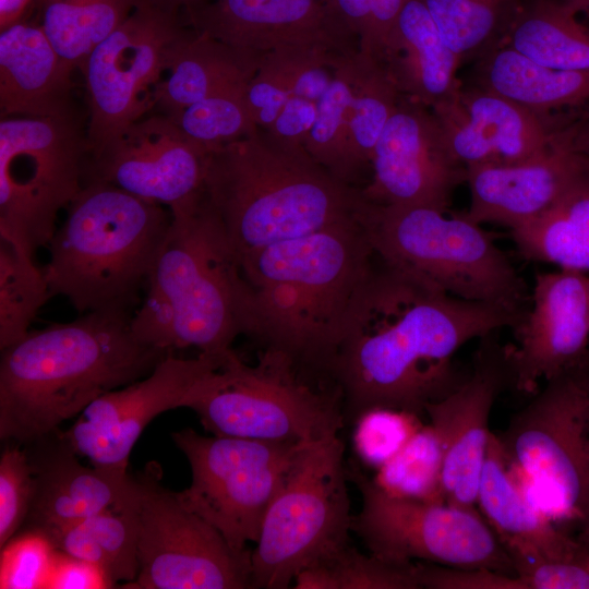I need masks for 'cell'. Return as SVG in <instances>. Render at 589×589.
I'll list each match as a JSON object with an SVG mask.
<instances>
[{
  "label": "cell",
  "instance_id": "obj_1",
  "mask_svg": "<svg viewBox=\"0 0 589 589\" xmlns=\"http://www.w3.org/2000/svg\"><path fill=\"white\" fill-rule=\"evenodd\" d=\"M522 315L450 296L384 263L373 268L325 371L336 382L345 424L374 409L425 414L428 404L465 380L453 365L456 351L473 338L515 327Z\"/></svg>",
  "mask_w": 589,
  "mask_h": 589
},
{
  "label": "cell",
  "instance_id": "obj_2",
  "mask_svg": "<svg viewBox=\"0 0 589 589\" xmlns=\"http://www.w3.org/2000/svg\"><path fill=\"white\" fill-rule=\"evenodd\" d=\"M130 309L28 330L0 359V438L28 445L101 395L148 375L171 351L141 341Z\"/></svg>",
  "mask_w": 589,
  "mask_h": 589
},
{
  "label": "cell",
  "instance_id": "obj_3",
  "mask_svg": "<svg viewBox=\"0 0 589 589\" xmlns=\"http://www.w3.org/2000/svg\"><path fill=\"white\" fill-rule=\"evenodd\" d=\"M373 254L360 218L247 253L239 263L252 292L249 335L325 372Z\"/></svg>",
  "mask_w": 589,
  "mask_h": 589
},
{
  "label": "cell",
  "instance_id": "obj_4",
  "mask_svg": "<svg viewBox=\"0 0 589 589\" xmlns=\"http://www.w3.org/2000/svg\"><path fill=\"white\" fill-rule=\"evenodd\" d=\"M203 190L238 260L360 218L368 204L303 146L261 129L211 151Z\"/></svg>",
  "mask_w": 589,
  "mask_h": 589
},
{
  "label": "cell",
  "instance_id": "obj_5",
  "mask_svg": "<svg viewBox=\"0 0 589 589\" xmlns=\"http://www.w3.org/2000/svg\"><path fill=\"white\" fill-rule=\"evenodd\" d=\"M169 211L170 226L132 330L168 351L225 352L238 335H249L251 288L204 190Z\"/></svg>",
  "mask_w": 589,
  "mask_h": 589
},
{
  "label": "cell",
  "instance_id": "obj_6",
  "mask_svg": "<svg viewBox=\"0 0 589 589\" xmlns=\"http://www.w3.org/2000/svg\"><path fill=\"white\" fill-rule=\"evenodd\" d=\"M67 208L43 268L51 294L80 313L130 309L164 243L170 211L101 180L87 181Z\"/></svg>",
  "mask_w": 589,
  "mask_h": 589
},
{
  "label": "cell",
  "instance_id": "obj_7",
  "mask_svg": "<svg viewBox=\"0 0 589 589\" xmlns=\"http://www.w3.org/2000/svg\"><path fill=\"white\" fill-rule=\"evenodd\" d=\"M360 220L384 264L450 296L525 313L522 279L490 235L464 215L369 202Z\"/></svg>",
  "mask_w": 589,
  "mask_h": 589
},
{
  "label": "cell",
  "instance_id": "obj_8",
  "mask_svg": "<svg viewBox=\"0 0 589 589\" xmlns=\"http://www.w3.org/2000/svg\"><path fill=\"white\" fill-rule=\"evenodd\" d=\"M286 353L266 348L254 365L231 349L221 366L187 394L182 407L217 436L311 444L338 435L345 425L339 393L306 384Z\"/></svg>",
  "mask_w": 589,
  "mask_h": 589
},
{
  "label": "cell",
  "instance_id": "obj_9",
  "mask_svg": "<svg viewBox=\"0 0 589 589\" xmlns=\"http://www.w3.org/2000/svg\"><path fill=\"white\" fill-rule=\"evenodd\" d=\"M338 435L297 454L251 551L252 588L285 589L318 556L349 542L352 515Z\"/></svg>",
  "mask_w": 589,
  "mask_h": 589
},
{
  "label": "cell",
  "instance_id": "obj_10",
  "mask_svg": "<svg viewBox=\"0 0 589 589\" xmlns=\"http://www.w3.org/2000/svg\"><path fill=\"white\" fill-rule=\"evenodd\" d=\"M88 141L76 116L1 117L0 236L29 255L85 184Z\"/></svg>",
  "mask_w": 589,
  "mask_h": 589
},
{
  "label": "cell",
  "instance_id": "obj_11",
  "mask_svg": "<svg viewBox=\"0 0 589 589\" xmlns=\"http://www.w3.org/2000/svg\"><path fill=\"white\" fill-rule=\"evenodd\" d=\"M348 480L361 495L350 529L370 554L397 565L428 562L516 575L509 555L478 508L389 493L352 460Z\"/></svg>",
  "mask_w": 589,
  "mask_h": 589
},
{
  "label": "cell",
  "instance_id": "obj_12",
  "mask_svg": "<svg viewBox=\"0 0 589 589\" xmlns=\"http://www.w3.org/2000/svg\"><path fill=\"white\" fill-rule=\"evenodd\" d=\"M498 437L546 514L580 524L589 507V356L546 381Z\"/></svg>",
  "mask_w": 589,
  "mask_h": 589
},
{
  "label": "cell",
  "instance_id": "obj_13",
  "mask_svg": "<svg viewBox=\"0 0 589 589\" xmlns=\"http://www.w3.org/2000/svg\"><path fill=\"white\" fill-rule=\"evenodd\" d=\"M191 32L183 11L140 0L124 22L87 56L88 159L99 155L153 107V96Z\"/></svg>",
  "mask_w": 589,
  "mask_h": 589
},
{
  "label": "cell",
  "instance_id": "obj_14",
  "mask_svg": "<svg viewBox=\"0 0 589 589\" xmlns=\"http://www.w3.org/2000/svg\"><path fill=\"white\" fill-rule=\"evenodd\" d=\"M192 472L181 502L215 527L237 551L256 543L264 516L299 450L305 445L229 436L192 429L171 434Z\"/></svg>",
  "mask_w": 589,
  "mask_h": 589
},
{
  "label": "cell",
  "instance_id": "obj_15",
  "mask_svg": "<svg viewBox=\"0 0 589 589\" xmlns=\"http://www.w3.org/2000/svg\"><path fill=\"white\" fill-rule=\"evenodd\" d=\"M134 477L139 575L127 589L252 588L251 551H237L161 482L158 464Z\"/></svg>",
  "mask_w": 589,
  "mask_h": 589
},
{
  "label": "cell",
  "instance_id": "obj_16",
  "mask_svg": "<svg viewBox=\"0 0 589 589\" xmlns=\"http://www.w3.org/2000/svg\"><path fill=\"white\" fill-rule=\"evenodd\" d=\"M231 349L178 358L169 352L145 377L108 392L91 402L63 436L91 465L128 472L136 441L158 414L181 408L193 386L221 366Z\"/></svg>",
  "mask_w": 589,
  "mask_h": 589
},
{
  "label": "cell",
  "instance_id": "obj_17",
  "mask_svg": "<svg viewBox=\"0 0 589 589\" xmlns=\"http://www.w3.org/2000/svg\"><path fill=\"white\" fill-rule=\"evenodd\" d=\"M363 197L382 206H430L446 212L466 168L450 154L431 108L402 96L373 151Z\"/></svg>",
  "mask_w": 589,
  "mask_h": 589
},
{
  "label": "cell",
  "instance_id": "obj_18",
  "mask_svg": "<svg viewBox=\"0 0 589 589\" xmlns=\"http://www.w3.org/2000/svg\"><path fill=\"white\" fill-rule=\"evenodd\" d=\"M209 152L168 116L144 115L88 159L85 183L101 180L170 208L202 193Z\"/></svg>",
  "mask_w": 589,
  "mask_h": 589
},
{
  "label": "cell",
  "instance_id": "obj_19",
  "mask_svg": "<svg viewBox=\"0 0 589 589\" xmlns=\"http://www.w3.org/2000/svg\"><path fill=\"white\" fill-rule=\"evenodd\" d=\"M516 329V344L505 348L517 390L534 393L589 356V276L558 269L537 274L531 308Z\"/></svg>",
  "mask_w": 589,
  "mask_h": 589
},
{
  "label": "cell",
  "instance_id": "obj_20",
  "mask_svg": "<svg viewBox=\"0 0 589 589\" xmlns=\"http://www.w3.org/2000/svg\"><path fill=\"white\" fill-rule=\"evenodd\" d=\"M473 368L462 383L442 399L428 404L425 414L443 446L445 502L477 508L480 477L491 431L492 406L510 378L505 348L493 334L481 338Z\"/></svg>",
  "mask_w": 589,
  "mask_h": 589
},
{
  "label": "cell",
  "instance_id": "obj_21",
  "mask_svg": "<svg viewBox=\"0 0 589 589\" xmlns=\"http://www.w3.org/2000/svg\"><path fill=\"white\" fill-rule=\"evenodd\" d=\"M452 156L465 168L538 158L555 143L556 116H543L474 84L431 108Z\"/></svg>",
  "mask_w": 589,
  "mask_h": 589
},
{
  "label": "cell",
  "instance_id": "obj_22",
  "mask_svg": "<svg viewBox=\"0 0 589 589\" xmlns=\"http://www.w3.org/2000/svg\"><path fill=\"white\" fill-rule=\"evenodd\" d=\"M183 15L194 31L260 57L286 47L359 50L327 0H205Z\"/></svg>",
  "mask_w": 589,
  "mask_h": 589
},
{
  "label": "cell",
  "instance_id": "obj_23",
  "mask_svg": "<svg viewBox=\"0 0 589 589\" xmlns=\"http://www.w3.org/2000/svg\"><path fill=\"white\" fill-rule=\"evenodd\" d=\"M25 452L34 492L22 529L49 537L121 502L131 490L133 477L128 472L81 464L60 429L25 445Z\"/></svg>",
  "mask_w": 589,
  "mask_h": 589
},
{
  "label": "cell",
  "instance_id": "obj_24",
  "mask_svg": "<svg viewBox=\"0 0 589 589\" xmlns=\"http://www.w3.org/2000/svg\"><path fill=\"white\" fill-rule=\"evenodd\" d=\"M587 170L589 158L557 139L548 153L525 163L469 166L470 204L464 216L478 225L495 223L515 229L544 213Z\"/></svg>",
  "mask_w": 589,
  "mask_h": 589
},
{
  "label": "cell",
  "instance_id": "obj_25",
  "mask_svg": "<svg viewBox=\"0 0 589 589\" xmlns=\"http://www.w3.org/2000/svg\"><path fill=\"white\" fill-rule=\"evenodd\" d=\"M477 506L509 555L518 560L564 561L589 557L579 538L561 531L531 504L509 470L500 437L491 433L480 477Z\"/></svg>",
  "mask_w": 589,
  "mask_h": 589
},
{
  "label": "cell",
  "instance_id": "obj_26",
  "mask_svg": "<svg viewBox=\"0 0 589 589\" xmlns=\"http://www.w3.org/2000/svg\"><path fill=\"white\" fill-rule=\"evenodd\" d=\"M74 71L40 24L24 20L1 31V117L76 116L72 101Z\"/></svg>",
  "mask_w": 589,
  "mask_h": 589
},
{
  "label": "cell",
  "instance_id": "obj_27",
  "mask_svg": "<svg viewBox=\"0 0 589 589\" xmlns=\"http://www.w3.org/2000/svg\"><path fill=\"white\" fill-rule=\"evenodd\" d=\"M385 64L402 96L433 108L461 86L457 55L422 0H404Z\"/></svg>",
  "mask_w": 589,
  "mask_h": 589
},
{
  "label": "cell",
  "instance_id": "obj_28",
  "mask_svg": "<svg viewBox=\"0 0 589 589\" xmlns=\"http://www.w3.org/2000/svg\"><path fill=\"white\" fill-rule=\"evenodd\" d=\"M261 58L191 28L154 92L153 106L170 113L204 98L244 91Z\"/></svg>",
  "mask_w": 589,
  "mask_h": 589
},
{
  "label": "cell",
  "instance_id": "obj_29",
  "mask_svg": "<svg viewBox=\"0 0 589 589\" xmlns=\"http://www.w3.org/2000/svg\"><path fill=\"white\" fill-rule=\"evenodd\" d=\"M476 77L477 85L543 116L589 113V70L545 67L503 45L477 61Z\"/></svg>",
  "mask_w": 589,
  "mask_h": 589
},
{
  "label": "cell",
  "instance_id": "obj_30",
  "mask_svg": "<svg viewBox=\"0 0 589 589\" xmlns=\"http://www.w3.org/2000/svg\"><path fill=\"white\" fill-rule=\"evenodd\" d=\"M133 477V476H132ZM56 550L97 566L113 587L124 588L139 575V520L134 477L119 503L48 537Z\"/></svg>",
  "mask_w": 589,
  "mask_h": 589
},
{
  "label": "cell",
  "instance_id": "obj_31",
  "mask_svg": "<svg viewBox=\"0 0 589 589\" xmlns=\"http://www.w3.org/2000/svg\"><path fill=\"white\" fill-rule=\"evenodd\" d=\"M520 254L561 269L589 271V170L534 219L510 230Z\"/></svg>",
  "mask_w": 589,
  "mask_h": 589
},
{
  "label": "cell",
  "instance_id": "obj_32",
  "mask_svg": "<svg viewBox=\"0 0 589 589\" xmlns=\"http://www.w3.org/2000/svg\"><path fill=\"white\" fill-rule=\"evenodd\" d=\"M569 1L524 4L504 45L554 69L589 70V28Z\"/></svg>",
  "mask_w": 589,
  "mask_h": 589
},
{
  "label": "cell",
  "instance_id": "obj_33",
  "mask_svg": "<svg viewBox=\"0 0 589 589\" xmlns=\"http://www.w3.org/2000/svg\"><path fill=\"white\" fill-rule=\"evenodd\" d=\"M461 62H476L506 43L522 0H422Z\"/></svg>",
  "mask_w": 589,
  "mask_h": 589
},
{
  "label": "cell",
  "instance_id": "obj_34",
  "mask_svg": "<svg viewBox=\"0 0 589 589\" xmlns=\"http://www.w3.org/2000/svg\"><path fill=\"white\" fill-rule=\"evenodd\" d=\"M140 0H40L39 23L60 56L81 69L91 51L131 14Z\"/></svg>",
  "mask_w": 589,
  "mask_h": 589
},
{
  "label": "cell",
  "instance_id": "obj_35",
  "mask_svg": "<svg viewBox=\"0 0 589 589\" xmlns=\"http://www.w3.org/2000/svg\"><path fill=\"white\" fill-rule=\"evenodd\" d=\"M401 97L387 65L358 50L350 108V154L356 175L370 166L376 142Z\"/></svg>",
  "mask_w": 589,
  "mask_h": 589
},
{
  "label": "cell",
  "instance_id": "obj_36",
  "mask_svg": "<svg viewBox=\"0 0 589 589\" xmlns=\"http://www.w3.org/2000/svg\"><path fill=\"white\" fill-rule=\"evenodd\" d=\"M357 52L337 58L333 81L318 100L315 120L304 142L305 151L316 163L348 183L356 176L350 154V108Z\"/></svg>",
  "mask_w": 589,
  "mask_h": 589
},
{
  "label": "cell",
  "instance_id": "obj_37",
  "mask_svg": "<svg viewBox=\"0 0 589 589\" xmlns=\"http://www.w3.org/2000/svg\"><path fill=\"white\" fill-rule=\"evenodd\" d=\"M293 581L297 589H420L413 563L397 565L365 555L350 542L312 561Z\"/></svg>",
  "mask_w": 589,
  "mask_h": 589
},
{
  "label": "cell",
  "instance_id": "obj_38",
  "mask_svg": "<svg viewBox=\"0 0 589 589\" xmlns=\"http://www.w3.org/2000/svg\"><path fill=\"white\" fill-rule=\"evenodd\" d=\"M52 297L43 269L23 248L0 236V348L23 337Z\"/></svg>",
  "mask_w": 589,
  "mask_h": 589
},
{
  "label": "cell",
  "instance_id": "obj_39",
  "mask_svg": "<svg viewBox=\"0 0 589 589\" xmlns=\"http://www.w3.org/2000/svg\"><path fill=\"white\" fill-rule=\"evenodd\" d=\"M442 442L429 423L378 468L375 482L392 494L425 502H445Z\"/></svg>",
  "mask_w": 589,
  "mask_h": 589
},
{
  "label": "cell",
  "instance_id": "obj_40",
  "mask_svg": "<svg viewBox=\"0 0 589 589\" xmlns=\"http://www.w3.org/2000/svg\"><path fill=\"white\" fill-rule=\"evenodd\" d=\"M164 115L208 151L251 135L259 129L248 105L245 89L204 98Z\"/></svg>",
  "mask_w": 589,
  "mask_h": 589
},
{
  "label": "cell",
  "instance_id": "obj_41",
  "mask_svg": "<svg viewBox=\"0 0 589 589\" xmlns=\"http://www.w3.org/2000/svg\"><path fill=\"white\" fill-rule=\"evenodd\" d=\"M361 53L386 62L404 0H327Z\"/></svg>",
  "mask_w": 589,
  "mask_h": 589
},
{
  "label": "cell",
  "instance_id": "obj_42",
  "mask_svg": "<svg viewBox=\"0 0 589 589\" xmlns=\"http://www.w3.org/2000/svg\"><path fill=\"white\" fill-rule=\"evenodd\" d=\"M56 552L45 533L32 529L20 530L1 546L0 588H47Z\"/></svg>",
  "mask_w": 589,
  "mask_h": 589
},
{
  "label": "cell",
  "instance_id": "obj_43",
  "mask_svg": "<svg viewBox=\"0 0 589 589\" xmlns=\"http://www.w3.org/2000/svg\"><path fill=\"white\" fill-rule=\"evenodd\" d=\"M353 435L358 455L378 468L394 457L419 431L418 417L390 409H374L356 423Z\"/></svg>",
  "mask_w": 589,
  "mask_h": 589
},
{
  "label": "cell",
  "instance_id": "obj_44",
  "mask_svg": "<svg viewBox=\"0 0 589 589\" xmlns=\"http://www.w3.org/2000/svg\"><path fill=\"white\" fill-rule=\"evenodd\" d=\"M34 478L25 449L7 446L0 458V548L23 527L32 503Z\"/></svg>",
  "mask_w": 589,
  "mask_h": 589
},
{
  "label": "cell",
  "instance_id": "obj_45",
  "mask_svg": "<svg viewBox=\"0 0 589 589\" xmlns=\"http://www.w3.org/2000/svg\"><path fill=\"white\" fill-rule=\"evenodd\" d=\"M413 574L419 587L426 589H526L517 575L486 568H456L414 562Z\"/></svg>",
  "mask_w": 589,
  "mask_h": 589
},
{
  "label": "cell",
  "instance_id": "obj_46",
  "mask_svg": "<svg viewBox=\"0 0 589 589\" xmlns=\"http://www.w3.org/2000/svg\"><path fill=\"white\" fill-rule=\"evenodd\" d=\"M513 566L526 589H589V557L518 560L513 562Z\"/></svg>",
  "mask_w": 589,
  "mask_h": 589
},
{
  "label": "cell",
  "instance_id": "obj_47",
  "mask_svg": "<svg viewBox=\"0 0 589 589\" xmlns=\"http://www.w3.org/2000/svg\"><path fill=\"white\" fill-rule=\"evenodd\" d=\"M245 98L257 128L269 131L291 97L284 80L262 57L245 88Z\"/></svg>",
  "mask_w": 589,
  "mask_h": 589
},
{
  "label": "cell",
  "instance_id": "obj_48",
  "mask_svg": "<svg viewBox=\"0 0 589 589\" xmlns=\"http://www.w3.org/2000/svg\"><path fill=\"white\" fill-rule=\"evenodd\" d=\"M47 588L104 589L115 587L94 564L57 550Z\"/></svg>",
  "mask_w": 589,
  "mask_h": 589
},
{
  "label": "cell",
  "instance_id": "obj_49",
  "mask_svg": "<svg viewBox=\"0 0 589 589\" xmlns=\"http://www.w3.org/2000/svg\"><path fill=\"white\" fill-rule=\"evenodd\" d=\"M317 104L291 97L269 131L272 136L297 146H303L317 113Z\"/></svg>",
  "mask_w": 589,
  "mask_h": 589
},
{
  "label": "cell",
  "instance_id": "obj_50",
  "mask_svg": "<svg viewBox=\"0 0 589 589\" xmlns=\"http://www.w3.org/2000/svg\"><path fill=\"white\" fill-rule=\"evenodd\" d=\"M558 137L573 152L589 158V113L564 123L558 131Z\"/></svg>",
  "mask_w": 589,
  "mask_h": 589
},
{
  "label": "cell",
  "instance_id": "obj_51",
  "mask_svg": "<svg viewBox=\"0 0 589 589\" xmlns=\"http://www.w3.org/2000/svg\"><path fill=\"white\" fill-rule=\"evenodd\" d=\"M35 1L37 0H0V29L24 21Z\"/></svg>",
  "mask_w": 589,
  "mask_h": 589
},
{
  "label": "cell",
  "instance_id": "obj_52",
  "mask_svg": "<svg viewBox=\"0 0 589 589\" xmlns=\"http://www.w3.org/2000/svg\"><path fill=\"white\" fill-rule=\"evenodd\" d=\"M164 1L168 2L169 4H171L172 7L179 10L187 11L200 4L203 0H164Z\"/></svg>",
  "mask_w": 589,
  "mask_h": 589
},
{
  "label": "cell",
  "instance_id": "obj_53",
  "mask_svg": "<svg viewBox=\"0 0 589 589\" xmlns=\"http://www.w3.org/2000/svg\"><path fill=\"white\" fill-rule=\"evenodd\" d=\"M580 526L581 531L578 538L589 549V507L584 520L580 522Z\"/></svg>",
  "mask_w": 589,
  "mask_h": 589
},
{
  "label": "cell",
  "instance_id": "obj_54",
  "mask_svg": "<svg viewBox=\"0 0 589 589\" xmlns=\"http://www.w3.org/2000/svg\"><path fill=\"white\" fill-rule=\"evenodd\" d=\"M574 4L581 13L589 14V0H567Z\"/></svg>",
  "mask_w": 589,
  "mask_h": 589
},
{
  "label": "cell",
  "instance_id": "obj_55",
  "mask_svg": "<svg viewBox=\"0 0 589 589\" xmlns=\"http://www.w3.org/2000/svg\"><path fill=\"white\" fill-rule=\"evenodd\" d=\"M203 1H205V0H203Z\"/></svg>",
  "mask_w": 589,
  "mask_h": 589
}]
</instances>
